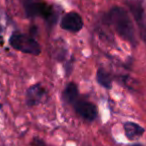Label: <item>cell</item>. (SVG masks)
<instances>
[{"mask_svg": "<svg viewBox=\"0 0 146 146\" xmlns=\"http://www.w3.org/2000/svg\"><path fill=\"white\" fill-rule=\"evenodd\" d=\"M76 112L81 116L82 118L88 120V121H93L97 116V109L92 103L85 100H81L78 98V100L73 104Z\"/></svg>", "mask_w": 146, "mask_h": 146, "instance_id": "4", "label": "cell"}, {"mask_svg": "<svg viewBox=\"0 0 146 146\" xmlns=\"http://www.w3.org/2000/svg\"><path fill=\"white\" fill-rule=\"evenodd\" d=\"M97 81L100 85L107 88V89H110L112 86V80L110 75L106 71L102 70V69L97 71Z\"/></svg>", "mask_w": 146, "mask_h": 146, "instance_id": "9", "label": "cell"}, {"mask_svg": "<svg viewBox=\"0 0 146 146\" xmlns=\"http://www.w3.org/2000/svg\"><path fill=\"white\" fill-rule=\"evenodd\" d=\"M33 145L34 146H45L44 143H43L40 139H35L34 142H33Z\"/></svg>", "mask_w": 146, "mask_h": 146, "instance_id": "10", "label": "cell"}, {"mask_svg": "<svg viewBox=\"0 0 146 146\" xmlns=\"http://www.w3.org/2000/svg\"><path fill=\"white\" fill-rule=\"evenodd\" d=\"M110 23L113 25L115 31L125 40L134 43L135 41V33L134 27L129 15L121 7H113L109 12Z\"/></svg>", "mask_w": 146, "mask_h": 146, "instance_id": "1", "label": "cell"}, {"mask_svg": "<svg viewBox=\"0 0 146 146\" xmlns=\"http://www.w3.org/2000/svg\"><path fill=\"white\" fill-rule=\"evenodd\" d=\"M11 46L15 48L16 50H19L23 53L32 55H38L40 54L41 49L39 44L32 38L27 35L23 34H14L10 37Z\"/></svg>", "mask_w": 146, "mask_h": 146, "instance_id": "2", "label": "cell"}, {"mask_svg": "<svg viewBox=\"0 0 146 146\" xmlns=\"http://www.w3.org/2000/svg\"><path fill=\"white\" fill-rule=\"evenodd\" d=\"M132 146H142V145H139V144H136V145H132Z\"/></svg>", "mask_w": 146, "mask_h": 146, "instance_id": "11", "label": "cell"}, {"mask_svg": "<svg viewBox=\"0 0 146 146\" xmlns=\"http://www.w3.org/2000/svg\"><path fill=\"white\" fill-rule=\"evenodd\" d=\"M126 3L141 29L142 36L146 38V11L143 4L140 0H127Z\"/></svg>", "mask_w": 146, "mask_h": 146, "instance_id": "3", "label": "cell"}, {"mask_svg": "<svg viewBox=\"0 0 146 146\" xmlns=\"http://www.w3.org/2000/svg\"><path fill=\"white\" fill-rule=\"evenodd\" d=\"M63 98L70 104H74L78 100V89L74 83H69L63 92Z\"/></svg>", "mask_w": 146, "mask_h": 146, "instance_id": "8", "label": "cell"}, {"mask_svg": "<svg viewBox=\"0 0 146 146\" xmlns=\"http://www.w3.org/2000/svg\"><path fill=\"white\" fill-rule=\"evenodd\" d=\"M45 96V91L40 85H34L30 87L27 91V104L29 106H34L38 104Z\"/></svg>", "mask_w": 146, "mask_h": 146, "instance_id": "6", "label": "cell"}, {"mask_svg": "<svg viewBox=\"0 0 146 146\" xmlns=\"http://www.w3.org/2000/svg\"><path fill=\"white\" fill-rule=\"evenodd\" d=\"M83 26V21L78 13L76 12H69L64 15L61 20V27L65 30L72 31V32H77L81 30Z\"/></svg>", "mask_w": 146, "mask_h": 146, "instance_id": "5", "label": "cell"}, {"mask_svg": "<svg viewBox=\"0 0 146 146\" xmlns=\"http://www.w3.org/2000/svg\"><path fill=\"white\" fill-rule=\"evenodd\" d=\"M124 131H125L126 137L130 140L139 138L144 133L143 128L138 124L134 123V122H126L124 124Z\"/></svg>", "mask_w": 146, "mask_h": 146, "instance_id": "7", "label": "cell"}]
</instances>
